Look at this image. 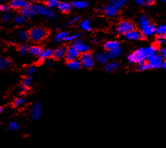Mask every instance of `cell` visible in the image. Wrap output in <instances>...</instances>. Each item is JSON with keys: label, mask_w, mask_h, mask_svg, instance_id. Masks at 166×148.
<instances>
[{"label": "cell", "mask_w": 166, "mask_h": 148, "mask_svg": "<svg viewBox=\"0 0 166 148\" xmlns=\"http://www.w3.org/2000/svg\"><path fill=\"white\" fill-rule=\"evenodd\" d=\"M48 32L46 29L43 27H35L29 32V38L35 42V43H39L44 40L47 37Z\"/></svg>", "instance_id": "6da1fadb"}, {"label": "cell", "mask_w": 166, "mask_h": 148, "mask_svg": "<svg viewBox=\"0 0 166 148\" xmlns=\"http://www.w3.org/2000/svg\"><path fill=\"white\" fill-rule=\"evenodd\" d=\"M32 7L35 12L36 15L38 14L40 16L52 19L56 18V13L55 11L52 10L51 8H49L48 7L40 5V4H35V5H32Z\"/></svg>", "instance_id": "7a4b0ae2"}, {"label": "cell", "mask_w": 166, "mask_h": 148, "mask_svg": "<svg viewBox=\"0 0 166 148\" xmlns=\"http://www.w3.org/2000/svg\"><path fill=\"white\" fill-rule=\"evenodd\" d=\"M147 55H146V50L144 48H140L135 51H134L132 54H129L127 57V60L132 63H135V64H139V63L146 61L147 59Z\"/></svg>", "instance_id": "3957f363"}, {"label": "cell", "mask_w": 166, "mask_h": 148, "mask_svg": "<svg viewBox=\"0 0 166 148\" xmlns=\"http://www.w3.org/2000/svg\"><path fill=\"white\" fill-rule=\"evenodd\" d=\"M80 62L82 64V66L87 69H90L95 65V59L93 58V56L88 52L82 53L81 56H80Z\"/></svg>", "instance_id": "277c9868"}, {"label": "cell", "mask_w": 166, "mask_h": 148, "mask_svg": "<svg viewBox=\"0 0 166 148\" xmlns=\"http://www.w3.org/2000/svg\"><path fill=\"white\" fill-rule=\"evenodd\" d=\"M147 62L152 69H158L161 68L163 62V58L159 54H154L147 57Z\"/></svg>", "instance_id": "5b68a950"}, {"label": "cell", "mask_w": 166, "mask_h": 148, "mask_svg": "<svg viewBox=\"0 0 166 148\" xmlns=\"http://www.w3.org/2000/svg\"><path fill=\"white\" fill-rule=\"evenodd\" d=\"M133 30H135V26L132 22H128V21H123L119 23L118 26L117 31L119 34H126Z\"/></svg>", "instance_id": "8992f818"}, {"label": "cell", "mask_w": 166, "mask_h": 148, "mask_svg": "<svg viewBox=\"0 0 166 148\" xmlns=\"http://www.w3.org/2000/svg\"><path fill=\"white\" fill-rule=\"evenodd\" d=\"M43 114V108L40 103H35L32 106L30 109V117L32 120H38Z\"/></svg>", "instance_id": "52a82bcc"}, {"label": "cell", "mask_w": 166, "mask_h": 148, "mask_svg": "<svg viewBox=\"0 0 166 148\" xmlns=\"http://www.w3.org/2000/svg\"><path fill=\"white\" fill-rule=\"evenodd\" d=\"M30 2L27 0H10V7L13 9H22L24 7L30 6Z\"/></svg>", "instance_id": "ba28073f"}, {"label": "cell", "mask_w": 166, "mask_h": 148, "mask_svg": "<svg viewBox=\"0 0 166 148\" xmlns=\"http://www.w3.org/2000/svg\"><path fill=\"white\" fill-rule=\"evenodd\" d=\"M73 46L76 48V49H77V51H78L80 54L88 52L90 49V46L87 45V44H85L82 42V40H80V38H78V39L74 40Z\"/></svg>", "instance_id": "9c48e42d"}, {"label": "cell", "mask_w": 166, "mask_h": 148, "mask_svg": "<svg viewBox=\"0 0 166 148\" xmlns=\"http://www.w3.org/2000/svg\"><path fill=\"white\" fill-rule=\"evenodd\" d=\"M100 11H102L106 16L109 17H115L118 13V9L110 4H108L105 7L100 8Z\"/></svg>", "instance_id": "30bf717a"}, {"label": "cell", "mask_w": 166, "mask_h": 148, "mask_svg": "<svg viewBox=\"0 0 166 148\" xmlns=\"http://www.w3.org/2000/svg\"><path fill=\"white\" fill-rule=\"evenodd\" d=\"M80 56V53L77 51V49L74 46H71L69 49H66V53H65V58L67 61H71L74 59H77L79 58Z\"/></svg>", "instance_id": "8fae6325"}, {"label": "cell", "mask_w": 166, "mask_h": 148, "mask_svg": "<svg viewBox=\"0 0 166 148\" xmlns=\"http://www.w3.org/2000/svg\"><path fill=\"white\" fill-rule=\"evenodd\" d=\"M140 29H141V34L143 35V37H149L155 34L156 26L154 24H148L140 27Z\"/></svg>", "instance_id": "7c38bea8"}, {"label": "cell", "mask_w": 166, "mask_h": 148, "mask_svg": "<svg viewBox=\"0 0 166 148\" xmlns=\"http://www.w3.org/2000/svg\"><path fill=\"white\" fill-rule=\"evenodd\" d=\"M124 35L127 39H128L129 40H132V41L138 40L143 38V35L141 34V32H140L139 31H138V30H132V31H130L129 32H128V33L124 34Z\"/></svg>", "instance_id": "4fadbf2b"}, {"label": "cell", "mask_w": 166, "mask_h": 148, "mask_svg": "<svg viewBox=\"0 0 166 148\" xmlns=\"http://www.w3.org/2000/svg\"><path fill=\"white\" fill-rule=\"evenodd\" d=\"M20 14L22 15L23 16H24L26 18H30L36 16V13L31 5L29 7L21 9Z\"/></svg>", "instance_id": "5bb4252c"}, {"label": "cell", "mask_w": 166, "mask_h": 148, "mask_svg": "<svg viewBox=\"0 0 166 148\" xmlns=\"http://www.w3.org/2000/svg\"><path fill=\"white\" fill-rule=\"evenodd\" d=\"M122 52H123L122 49H121L120 47L116 48V49H115L110 50V51H108V53L107 54L108 59H112V60H113V59L118 58V57L122 54Z\"/></svg>", "instance_id": "9a60e30c"}, {"label": "cell", "mask_w": 166, "mask_h": 148, "mask_svg": "<svg viewBox=\"0 0 166 148\" xmlns=\"http://www.w3.org/2000/svg\"><path fill=\"white\" fill-rule=\"evenodd\" d=\"M93 58L94 59H95V61L101 63V64L102 65H105L106 64V63H107V61H108L107 54L104 52L96 53L95 55L93 56Z\"/></svg>", "instance_id": "2e32d148"}, {"label": "cell", "mask_w": 166, "mask_h": 148, "mask_svg": "<svg viewBox=\"0 0 166 148\" xmlns=\"http://www.w3.org/2000/svg\"><path fill=\"white\" fill-rule=\"evenodd\" d=\"M66 49H67L66 48L63 47V46L57 48V49L54 51L52 57L55 59H63V57H65V53H66Z\"/></svg>", "instance_id": "e0dca14e"}, {"label": "cell", "mask_w": 166, "mask_h": 148, "mask_svg": "<svg viewBox=\"0 0 166 148\" xmlns=\"http://www.w3.org/2000/svg\"><path fill=\"white\" fill-rule=\"evenodd\" d=\"M54 50L52 49H46L42 50L41 54L40 55V62H43L44 60H45L46 59H49L51 57H52L53 56Z\"/></svg>", "instance_id": "ac0fdd59"}, {"label": "cell", "mask_w": 166, "mask_h": 148, "mask_svg": "<svg viewBox=\"0 0 166 148\" xmlns=\"http://www.w3.org/2000/svg\"><path fill=\"white\" fill-rule=\"evenodd\" d=\"M32 85V80L30 76L24 78L22 81V93L24 94L28 91V89Z\"/></svg>", "instance_id": "d6986e66"}, {"label": "cell", "mask_w": 166, "mask_h": 148, "mask_svg": "<svg viewBox=\"0 0 166 148\" xmlns=\"http://www.w3.org/2000/svg\"><path fill=\"white\" fill-rule=\"evenodd\" d=\"M67 67L71 70H80L82 67V64H81V62L78 59H74V60L71 61H68V63H67Z\"/></svg>", "instance_id": "ffe728a7"}, {"label": "cell", "mask_w": 166, "mask_h": 148, "mask_svg": "<svg viewBox=\"0 0 166 148\" xmlns=\"http://www.w3.org/2000/svg\"><path fill=\"white\" fill-rule=\"evenodd\" d=\"M57 7L62 13H68L72 8V5H71V4L66 2H60Z\"/></svg>", "instance_id": "44dd1931"}, {"label": "cell", "mask_w": 166, "mask_h": 148, "mask_svg": "<svg viewBox=\"0 0 166 148\" xmlns=\"http://www.w3.org/2000/svg\"><path fill=\"white\" fill-rule=\"evenodd\" d=\"M105 65V70L109 73L116 70L117 69L119 68V66H120V63L118 62H116V61H113V62H111L106 63Z\"/></svg>", "instance_id": "7402d4cb"}, {"label": "cell", "mask_w": 166, "mask_h": 148, "mask_svg": "<svg viewBox=\"0 0 166 148\" xmlns=\"http://www.w3.org/2000/svg\"><path fill=\"white\" fill-rule=\"evenodd\" d=\"M42 49L40 46H31L30 47L28 48L27 52L34 57H40V54H41Z\"/></svg>", "instance_id": "603a6c76"}, {"label": "cell", "mask_w": 166, "mask_h": 148, "mask_svg": "<svg viewBox=\"0 0 166 148\" xmlns=\"http://www.w3.org/2000/svg\"><path fill=\"white\" fill-rule=\"evenodd\" d=\"M72 7H74L76 9H84L86 8L89 5V3L86 1H83V0H79V1H75L71 4Z\"/></svg>", "instance_id": "cb8c5ba5"}, {"label": "cell", "mask_w": 166, "mask_h": 148, "mask_svg": "<svg viewBox=\"0 0 166 148\" xmlns=\"http://www.w3.org/2000/svg\"><path fill=\"white\" fill-rule=\"evenodd\" d=\"M118 47H120V43L118 41H114V40L108 41L105 44V49L107 51H110V50L115 49Z\"/></svg>", "instance_id": "d4e9b609"}, {"label": "cell", "mask_w": 166, "mask_h": 148, "mask_svg": "<svg viewBox=\"0 0 166 148\" xmlns=\"http://www.w3.org/2000/svg\"><path fill=\"white\" fill-rule=\"evenodd\" d=\"M127 2H128V0H110L109 4L113 5L119 10L124 6L127 3Z\"/></svg>", "instance_id": "484cf974"}, {"label": "cell", "mask_w": 166, "mask_h": 148, "mask_svg": "<svg viewBox=\"0 0 166 148\" xmlns=\"http://www.w3.org/2000/svg\"><path fill=\"white\" fill-rule=\"evenodd\" d=\"M18 38L21 42H26L28 40L29 38V32L27 30H22L18 32Z\"/></svg>", "instance_id": "4316f807"}, {"label": "cell", "mask_w": 166, "mask_h": 148, "mask_svg": "<svg viewBox=\"0 0 166 148\" xmlns=\"http://www.w3.org/2000/svg\"><path fill=\"white\" fill-rule=\"evenodd\" d=\"M68 35V33L67 32H60V33L56 34V36L55 37V41L56 43H60V42L64 41Z\"/></svg>", "instance_id": "83f0119b"}, {"label": "cell", "mask_w": 166, "mask_h": 148, "mask_svg": "<svg viewBox=\"0 0 166 148\" xmlns=\"http://www.w3.org/2000/svg\"><path fill=\"white\" fill-rule=\"evenodd\" d=\"M90 19H86V20L83 21L80 24V28L84 31H90L91 30V26H90Z\"/></svg>", "instance_id": "f1b7e54d"}, {"label": "cell", "mask_w": 166, "mask_h": 148, "mask_svg": "<svg viewBox=\"0 0 166 148\" xmlns=\"http://www.w3.org/2000/svg\"><path fill=\"white\" fill-rule=\"evenodd\" d=\"M146 50V53L147 57H150V56L157 54L158 49L157 47L156 46H148L146 49H145Z\"/></svg>", "instance_id": "f546056e"}, {"label": "cell", "mask_w": 166, "mask_h": 148, "mask_svg": "<svg viewBox=\"0 0 166 148\" xmlns=\"http://www.w3.org/2000/svg\"><path fill=\"white\" fill-rule=\"evenodd\" d=\"M155 33L157 34V35H165L166 34V26L165 24L159 25L158 26H156Z\"/></svg>", "instance_id": "4dcf8cb0"}, {"label": "cell", "mask_w": 166, "mask_h": 148, "mask_svg": "<svg viewBox=\"0 0 166 148\" xmlns=\"http://www.w3.org/2000/svg\"><path fill=\"white\" fill-rule=\"evenodd\" d=\"M150 24V20L146 16H141L138 19V24L140 27Z\"/></svg>", "instance_id": "1f68e13d"}, {"label": "cell", "mask_w": 166, "mask_h": 148, "mask_svg": "<svg viewBox=\"0 0 166 148\" xmlns=\"http://www.w3.org/2000/svg\"><path fill=\"white\" fill-rule=\"evenodd\" d=\"M46 7H48L49 8H55V7H57L58 6L60 2L58 0H46Z\"/></svg>", "instance_id": "d6a6232c"}, {"label": "cell", "mask_w": 166, "mask_h": 148, "mask_svg": "<svg viewBox=\"0 0 166 148\" xmlns=\"http://www.w3.org/2000/svg\"><path fill=\"white\" fill-rule=\"evenodd\" d=\"M10 60L8 59L0 57V70H5L9 66Z\"/></svg>", "instance_id": "836d02e7"}, {"label": "cell", "mask_w": 166, "mask_h": 148, "mask_svg": "<svg viewBox=\"0 0 166 148\" xmlns=\"http://www.w3.org/2000/svg\"><path fill=\"white\" fill-rule=\"evenodd\" d=\"M151 68H150V65H148V63L146 61L139 63L138 67V70L139 71H146L147 70H149Z\"/></svg>", "instance_id": "e575fe53"}, {"label": "cell", "mask_w": 166, "mask_h": 148, "mask_svg": "<svg viewBox=\"0 0 166 148\" xmlns=\"http://www.w3.org/2000/svg\"><path fill=\"white\" fill-rule=\"evenodd\" d=\"M26 18L24 16H23L22 15H19V16H15L14 18V22L16 25H22L23 24H24L25 22H26Z\"/></svg>", "instance_id": "d590c367"}, {"label": "cell", "mask_w": 166, "mask_h": 148, "mask_svg": "<svg viewBox=\"0 0 166 148\" xmlns=\"http://www.w3.org/2000/svg\"><path fill=\"white\" fill-rule=\"evenodd\" d=\"M165 43V35H157L155 40L156 46L163 45Z\"/></svg>", "instance_id": "8d00e7d4"}, {"label": "cell", "mask_w": 166, "mask_h": 148, "mask_svg": "<svg viewBox=\"0 0 166 148\" xmlns=\"http://www.w3.org/2000/svg\"><path fill=\"white\" fill-rule=\"evenodd\" d=\"M19 53H20L21 55L24 56V55L26 54L27 53V51H28L27 45H26V44H22V45H21L20 46H19Z\"/></svg>", "instance_id": "74e56055"}, {"label": "cell", "mask_w": 166, "mask_h": 148, "mask_svg": "<svg viewBox=\"0 0 166 148\" xmlns=\"http://www.w3.org/2000/svg\"><path fill=\"white\" fill-rule=\"evenodd\" d=\"M80 37V34H71V35H68L65 38V41L68 42H71V41H74L75 40L78 39Z\"/></svg>", "instance_id": "f35d334b"}, {"label": "cell", "mask_w": 166, "mask_h": 148, "mask_svg": "<svg viewBox=\"0 0 166 148\" xmlns=\"http://www.w3.org/2000/svg\"><path fill=\"white\" fill-rule=\"evenodd\" d=\"M13 18V16L12 13L8 12H5L4 14L2 15V19L5 22H10V20H12Z\"/></svg>", "instance_id": "ab89813d"}, {"label": "cell", "mask_w": 166, "mask_h": 148, "mask_svg": "<svg viewBox=\"0 0 166 148\" xmlns=\"http://www.w3.org/2000/svg\"><path fill=\"white\" fill-rule=\"evenodd\" d=\"M19 128H20V126H19V124L16 122H10L8 126V129L10 130H17L19 129Z\"/></svg>", "instance_id": "60d3db41"}, {"label": "cell", "mask_w": 166, "mask_h": 148, "mask_svg": "<svg viewBox=\"0 0 166 148\" xmlns=\"http://www.w3.org/2000/svg\"><path fill=\"white\" fill-rule=\"evenodd\" d=\"M24 99L22 98H19L15 100L14 103H13V105H14L15 107H20L24 105Z\"/></svg>", "instance_id": "b9f144b4"}, {"label": "cell", "mask_w": 166, "mask_h": 148, "mask_svg": "<svg viewBox=\"0 0 166 148\" xmlns=\"http://www.w3.org/2000/svg\"><path fill=\"white\" fill-rule=\"evenodd\" d=\"M36 70H37V69H36L35 67H34V66L28 67V68L26 69L27 75H28L29 76H32V75H33L36 72Z\"/></svg>", "instance_id": "7bdbcfd3"}, {"label": "cell", "mask_w": 166, "mask_h": 148, "mask_svg": "<svg viewBox=\"0 0 166 148\" xmlns=\"http://www.w3.org/2000/svg\"><path fill=\"white\" fill-rule=\"evenodd\" d=\"M80 20V16H75L74 18H73L71 21H69V22L67 23V25H68V26H71V25L76 24V23L78 22Z\"/></svg>", "instance_id": "ee69618b"}, {"label": "cell", "mask_w": 166, "mask_h": 148, "mask_svg": "<svg viewBox=\"0 0 166 148\" xmlns=\"http://www.w3.org/2000/svg\"><path fill=\"white\" fill-rule=\"evenodd\" d=\"M160 56H161L164 59H166V49L165 47H162L161 49H160Z\"/></svg>", "instance_id": "f6af8a7d"}, {"label": "cell", "mask_w": 166, "mask_h": 148, "mask_svg": "<svg viewBox=\"0 0 166 148\" xmlns=\"http://www.w3.org/2000/svg\"><path fill=\"white\" fill-rule=\"evenodd\" d=\"M154 4V0H145V5L146 6H152Z\"/></svg>", "instance_id": "bcb514c9"}, {"label": "cell", "mask_w": 166, "mask_h": 148, "mask_svg": "<svg viewBox=\"0 0 166 148\" xmlns=\"http://www.w3.org/2000/svg\"><path fill=\"white\" fill-rule=\"evenodd\" d=\"M135 2L139 5H145V0H135Z\"/></svg>", "instance_id": "7dc6e473"}, {"label": "cell", "mask_w": 166, "mask_h": 148, "mask_svg": "<svg viewBox=\"0 0 166 148\" xmlns=\"http://www.w3.org/2000/svg\"><path fill=\"white\" fill-rule=\"evenodd\" d=\"M46 65H47L48 67H52V65H53V62L52 60H48L47 62H46Z\"/></svg>", "instance_id": "c3c4849f"}, {"label": "cell", "mask_w": 166, "mask_h": 148, "mask_svg": "<svg viewBox=\"0 0 166 148\" xmlns=\"http://www.w3.org/2000/svg\"><path fill=\"white\" fill-rule=\"evenodd\" d=\"M93 43L94 44H98V43H99V40L97 39V38H95V39L93 40Z\"/></svg>", "instance_id": "681fc988"}, {"label": "cell", "mask_w": 166, "mask_h": 148, "mask_svg": "<svg viewBox=\"0 0 166 148\" xmlns=\"http://www.w3.org/2000/svg\"><path fill=\"white\" fill-rule=\"evenodd\" d=\"M161 68H163L164 70H165V68H166V62L165 61H163V64H162V65H161Z\"/></svg>", "instance_id": "f907efd6"}, {"label": "cell", "mask_w": 166, "mask_h": 148, "mask_svg": "<svg viewBox=\"0 0 166 148\" xmlns=\"http://www.w3.org/2000/svg\"><path fill=\"white\" fill-rule=\"evenodd\" d=\"M0 11H3V5L0 4Z\"/></svg>", "instance_id": "816d5d0a"}, {"label": "cell", "mask_w": 166, "mask_h": 148, "mask_svg": "<svg viewBox=\"0 0 166 148\" xmlns=\"http://www.w3.org/2000/svg\"><path fill=\"white\" fill-rule=\"evenodd\" d=\"M2 111H3V109H2V107H1V106H0V114H1V113H2Z\"/></svg>", "instance_id": "f5cc1de1"}, {"label": "cell", "mask_w": 166, "mask_h": 148, "mask_svg": "<svg viewBox=\"0 0 166 148\" xmlns=\"http://www.w3.org/2000/svg\"><path fill=\"white\" fill-rule=\"evenodd\" d=\"M7 1H10V0H0V2H7Z\"/></svg>", "instance_id": "db71d44e"}, {"label": "cell", "mask_w": 166, "mask_h": 148, "mask_svg": "<svg viewBox=\"0 0 166 148\" xmlns=\"http://www.w3.org/2000/svg\"><path fill=\"white\" fill-rule=\"evenodd\" d=\"M160 1H161V2H166V0H160Z\"/></svg>", "instance_id": "11a10c76"}]
</instances>
